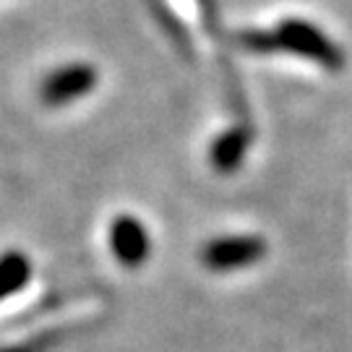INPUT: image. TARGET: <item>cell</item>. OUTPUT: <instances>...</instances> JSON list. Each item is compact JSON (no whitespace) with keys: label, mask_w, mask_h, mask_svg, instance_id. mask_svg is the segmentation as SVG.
I'll return each instance as SVG.
<instances>
[{"label":"cell","mask_w":352,"mask_h":352,"mask_svg":"<svg viewBox=\"0 0 352 352\" xmlns=\"http://www.w3.org/2000/svg\"><path fill=\"white\" fill-rule=\"evenodd\" d=\"M248 146H251V131L245 126L230 128L212 144V167L222 175L235 173L245 160Z\"/></svg>","instance_id":"5"},{"label":"cell","mask_w":352,"mask_h":352,"mask_svg":"<svg viewBox=\"0 0 352 352\" xmlns=\"http://www.w3.org/2000/svg\"><path fill=\"white\" fill-rule=\"evenodd\" d=\"M32 277V261L21 251H6L0 256V300L16 295Z\"/></svg>","instance_id":"6"},{"label":"cell","mask_w":352,"mask_h":352,"mask_svg":"<svg viewBox=\"0 0 352 352\" xmlns=\"http://www.w3.org/2000/svg\"><path fill=\"white\" fill-rule=\"evenodd\" d=\"M110 251L115 261L126 269H139L146 264L151 240L146 225L133 214H118L110 225Z\"/></svg>","instance_id":"4"},{"label":"cell","mask_w":352,"mask_h":352,"mask_svg":"<svg viewBox=\"0 0 352 352\" xmlns=\"http://www.w3.org/2000/svg\"><path fill=\"white\" fill-rule=\"evenodd\" d=\"M100 74L89 63H68L55 68L42 78L39 84V97L47 107H63L76 100H84L97 87Z\"/></svg>","instance_id":"3"},{"label":"cell","mask_w":352,"mask_h":352,"mask_svg":"<svg viewBox=\"0 0 352 352\" xmlns=\"http://www.w3.org/2000/svg\"><path fill=\"white\" fill-rule=\"evenodd\" d=\"M269 52H292L305 60L324 65L329 71H340L344 65V52L331 42V39L316 24L300 21V19H287L277 26V32L266 34Z\"/></svg>","instance_id":"1"},{"label":"cell","mask_w":352,"mask_h":352,"mask_svg":"<svg viewBox=\"0 0 352 352\" xmlns=\"http://www.w3.org/2000/svg\"><path fill=\"white\" fill-rule=\"evenodd\" d=\"M266 251L269 245L258 235H225L204 245L201 264L214 274H225V272H238V269L258 264Z\"/></svg>","instance_id":"2"}]
</instances>
